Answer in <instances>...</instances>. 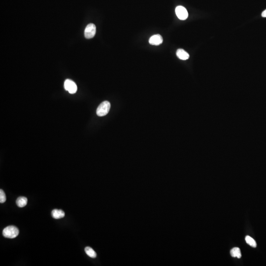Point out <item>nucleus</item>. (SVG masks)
Returning a JSON list of instances; mask_svg holds the SVG:
<instances>
[{"instance_id": "obj_13", "label": "nucleus", "mask_w": 266, "mask_h": 266, "mask_svg": "<svg viewBox=\"0 0 266 266\" xmlns=\"http://www.w3.org/2000/svg\"><path fill=\"white\" fill-rule=\"evenodd\" d=\"M6 201V196L4 191L0 190V203H4Z\"/></svg>"}, {"instance_id": "obj_12", "label": "nucleus", "mask_w": 266, "mask_h": 266, "mask_svg": "<svg viewBox=\"0 0 266 266\" xmlns=\"http://www.w3.org/2000/svg\"><path fill=\"white\" fill-rule=\"evenodd\" d=\"M245 241L246 243L249 245L252 246L253 248H256L257 244L256 243L255 241L252 238L250 237V236H247L245 237Z\"/></svg>"}, {"instance_id": "obj_4", "label": "nucleus", "mask_w": 266, "mask_h": 266, "mask_svg": "<svg viewBox=\"0 0 266 266\" xmlns=\"http://www.w3.org/2000/svg\"><path fill=\"white\" fill-rule=\"evenodd\" d=\"M64 88L68 91L70 94L76 93L78 90V87L76 83L71 79H67L64 83Z\"/></svg>"}, {"instance_id": "obj_3", "label": "nucleus", "mask_w": 266, "mask_h": 266, "mask_svg": "<svg viewBox=\"0 0 266 266\" xmlns=\"http://www.w3.org/2000/svg\"><path fill=\"white\" fill-rule=\"evenodd\" d=\"M96 32V27L94 24L90 23L87 25L84 30V36L87 39L93 38Z\"/></svg>"}, {"instance_id": "obj_11", "label": "nucleus", "mask_w": 266, "mask_h": 266, "mask_svg": "<svg viewBox=\"0 0 266 266\" xmlns=\"http://www.w3.org/2000/svg\"><path fill=\"white\" fill-rule=\"evenodd\" d=\"M85 251L86 254L91 258H95L96 257L97 254L95 251L90 247H86L85 248Z\"/></svg>"}, {"instance_id": "obj_14", "label": "nucleus", "mask_w": 266, "mask_h": 266, "mask_svg": "<svg viewBox=\"0 0 266 266\" xmlns=\"http://www.w3.org/2000/svg\"><path fill=\"white\" fill-rule=\"evenodd\" d=\"M262 17H263V18H266V9L262 13Z\"/></svg>"}, {"instance_id": "obj_10", "label": "nucleus", "mask_w": 266, "mask_h": 266, "mask_svg": "<svg viewBox=\"0 0 266 266\" xmlns=\"http://www.w3.org/2000/svg\"><path fill=\"white\" fill-rule=\"evenodd\" d=\"M230 254L233 257H237L241 258L242 257L241 250L238 248H234L230 251Z\"/></svg>"}, {"instance_id": "obj_2", "label": "nucleus", "mask_w": 266, "mask_h": 266, "mask_svg": "<svg viewBox=\"0 0 266 266\" xmlns=\"http://www.w3.org/2000/svg\"><path fill=\"white\" fill-rule=\"evenodd\" d=\"M111 108V103L108 101L102 103L97 109L96 113L99 116H103L107 115Z\"/></svg>"}, {"instance_id": "obj_8", "label": "nucleus", "mask_w": 266, "mask_h": 266, "mask_svg": "<svg viewBox=\"0 0 266 266\" xmlns=\"http://www.w3.org/2000/svg\"><path fill=\"white\" fill-rule=\"evenodd\" d=\"M52 216L53 218L56 219L62 218L65 215V213L64 211L61 209H55L52 211Z\"/></svg>"}, {"instance_id": "obj_6", "label": "nucleus", "mask_w": 266, "mask_h": 266, "mask_svg": "<svg viewBox=\"0 0 266 266\" xmlns=\"http://www.w3.org/2000/svg\"><path fill=\"white\" fill-rule=\"evenodd\" d=\"M163 38L160 35H153L150 37L149 40V43L151 45H159L163 43Z\"/></svg>"}, {"instance_id": "obj_9", "label": "nucleus", "mask_w": 266, "mask_h": 266, "mask_svg": "<svg viewBox=\"0 0 266 266\" xmlns=\"http://www.w3.org/2000/svg\"><path fill=\"white\" fill-rule=\"evenodd\" d=\"M28 200L25 197H20L18 198L17 200V204L19 208H23L27 204Z\"/></svg>"}, {"instance_id": "obj_7", "label": "nucleus", "mask_w": 266, "mask_h": 266, "mask_svg": "<svg viewBox=\"0 0 266 266\" xmlns=\"http://www.w3.org/2000/svg\"><path fill=\"white\" fill-rule=\"evenodd\" d=\"M178 58L183 60H186L189 58V54L183 49H178L177 51Z\"/></svg>"}, {"instance_id": "obj_1", "label": "nucleus", "mask_w": 266, "mask_h": 266, "mask_svg": "<svg viewBox=\"0 0 266 266\" xmlns=\"http://www.w3.org/2000/svg\"><path fill=\"white\" fill-rule=\"evenodd\" d=\"M3 235L7 238H15L19 235L18 229L14 226H9L4 229Z\"/></svg>"}, {"instance_id": "obj_5", "label": "nucleus", "mask_w": 266, "mask_h": 266, "mask_svg": "<svg viewBox=\"0 0 266 266\" xmlns=\"http://www.w3.org/2000/svg\"><path fill=\"white\" fill-rule=\"evenodd\" d=\"M176 13L179 19L184 20L188 17V13L186 8L183 6H178L176 8Z\"/></svg>"}]
</instances>
